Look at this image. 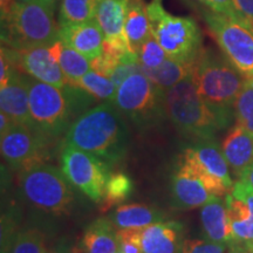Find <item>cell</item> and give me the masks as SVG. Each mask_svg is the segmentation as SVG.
I'll use <instances>...</instances> for the list:
<instances>
[{
    "instance_id": "cell-1",
    "label": "cell",
    "mask_w": 253,
    "mask_h": 253,
    "mask_svg": "<svg viewBox=\"0 0 253 253\" xmlns=\"http://www.w3.org/2000/svg\"><path fill=\"white\" fill-rule=\"evenodd\" d=\"M130 137L123 114L114 102H104L82 113L66 132L65 145L88 151L107 164H115L128 153Z\"/></svg>"
},
{
    "instance_id": "cell-2",
    "label": "cell",
    "mask_w": 253,
    "mask_h": 253,
    "mask_svg": "<svg viewBox=\"0 0 253 253\" xmlns=\"http://www.w3.org/2000/svg\"><path fill=\"white\" fill-rule=\"evenodd\" d=\"M198 93L216 116L220 130L235 121V104L245 77L225 55L205 48L192 63L191 71Z\"/></svg>"
},
{
    "instance_id": "cell-3",
    "label": "cell",
    "mask_w": 253,
    "mask_h": 253,
    "mask_svg": "<svg viewBox=\"0 0 253 253\" xmlns=\"http://www.w3.org/2000/svg\"><path fill=\"white\" fill-rule=\"evenodd\" d=\"M30 128L52 140L68 131L72 119L86 109L93 95L79 86L58 88L28 78Z\"/></svg>"
},
{
    "instance_id": "cell-4",
    "label": "cell",
    "mask_w": 253,
    "mask_h": 253,
    "mask_svg": "<svg viewBox=\"0 0 253 253\" xmlns=\"http://www.w3.org/2000/svg\"><path fill=\"white\" fill-rule=\"evenodd\" d=\"M54 5L47 0L17 2L1 21V42L17 50L50 46L59 40V27L53 18Z\"/></svg>"
},
{
    "instance_id": "cell-5",
    "label": "cell",
    "mask_w": 253,
    "mask_h": 253,
    "mask_svg": "<svg viewBox=\"0 0 253 253\" xmlns=\"http://www.w3.org/2000/svg\"><path fill=\"white\" fill-rule=\"evenodd\" d=\"M168 119L182 135L196 140L214 138L220 130L217 119L198 93L190 74L164 94Z\"/></svg>"
},
{
    "instance_id": "cell-6",
    "label": "cell",
    "mask_w": 253,
    "mask_h": 253,
    "mask_svg": "<svg viewBox=\"0 0 253 253\" xmlns=\"http://www.w3.org/2000/svg\"><path fill=\"white\" fill-rule=\"evenodd\" d=\"M151 31L168 58L192 65L202 48V32L192 18L177 17L164 9L162 0L147 4Z\"/></svg>"
},
{
    "instance_id": "cell-7",
    "label": "cell",
    "mask_w": 253,
    "mask_h": 253,
    "mask_svg": "<svg viewBox=\"0 0 253 253\" xmlns=\"http://www.w3.org/2000/svg\"><path fill=\"white\" fill-rule=\"evenodd\" d=\"M164 94L166 91L140 71L120 84L113 102L123 116L145 130L168 119Z\"/></svg>"
},
{
    "instance_id": "cell-8",
    "label": "cell",
    "mask_w": 253,
    "mask_h": 253,
    "mask_svg": "<svg viewBox=\"0 0 253 253\" xmlns=\"http://www.w3.org/2000/svg\"><path fill=\"white\" fill-rule=\"evenodd\" d=\"M19 185L25 201L36 209L53 214L71 210L74 201L71 183L54 166L42 163L23 170Z\"/></svg>"
},
{
    "instance_id": "cell-9",
    "label": "cell",
    "mask_w": 253,
    "mask_h": 253,
    "mask_svg": "<svg viewBox=\"0 0 253 253\" xmlns=\"http://www.w3.org/2000/svg\"><path fill=\"white\" fill-rule=\"evenodd\" d=\"M202 17L213 39L245 78H253V25L245 19L201 9Z\"/></svg>"
},
{
    "instance_id": "cell-10",
    "label": "cell",
    "mask_w": 253,
    "mask_h": 253,
    "mask_svg": "<svg viewBox=\"0 0 253 253\" xmlns=\"http://www.w3.org/2000/svg\"><path fill=\"white\" fill-rule=\"evenodd\" d=\"M214 196H226L232 189L230 167L214 138L199 140L183 154L181 162Z\"/></svg>"
},
{
    "instance_id": "cell-11",
    "label": "cell",
    "mask_w": 253,
    "mask_h": 253,
    "mask_svg": "<svg viewBox=\"0 0 253 253\" xmlns=\"http://www.w3.org/2000/svg\"><path fill=\"white\" fill-rule=\"evenodd\" d=\"M61 171L69 183L91 201L101 202L110 173L108 164L88 151L65 145L61 154Z\"/></svg>"
},
{
    "instance_id": "cell-12",
    "label": "cell",
    "mask_w": 253,
    "mask_h": 253,
    "mask_svg": "<svg viewBox=\"0 0 253 253\" xmlns=\"http://www.w3.org/2000/svg\"><path fill=\"white\" fill-rule=\"evenodd\" d=\"M0 148L5 161L13 169L26 170L42 164L46 158L49 138L28 126L14 123L5 134L0 135Z\"/></svg>"
},
{
    "instance_id": "cell-13",
    "label": "cell",
    "mask_w": 253,
    "mask_h": 253,
    "mask_svg": "<svg viewBox=\"0 0 253 253\" xmlns=\"http://www.w3.org/2000/svg\"><path fill=\"white\" fill-rule=\"evenodd\" d=\"M224 199L232 235L230 246L253 253V188L239 179Z\"/></svg>"
},
{
    "instance_id": "cell-14",
    "label": "cell",
    "mask_w": 253,
    "mask_h": 253,
    "mask_svg": "<svg viewBox=\"0 0 253 253\" xmlns=\"http://www.w3.org/2000/svg\"><path fill=\"white\" fill-rule=\"evenodd\" d=\"M129 0H95V20L102 30L103 52L122 60L128 53L125 21Z\"/></svg>"
},
{
    "instance_id": "cell-15",
    "label": "cell",
    "mask_w": 253,
    "mask_h": 253,
    "mask_svg": "<svg viewBox=\"0 0 253 253\" xmlns=\"http://www.w3.org/2000/svg\"><path fill=\"white\" fill-rule=\"evenodd\" d=\"M17 67L31 78L58 88L68 84L59 62L50 52L49 46H40L26 50H18Z\"/></svg>"
},
{
    "instance_id": "cell-16",
    "label": "cell",
    "mask_w": 253,
    "mask_h": 253,
    "mask_svg": "<svg viewBox=\"0 0 253 253\" xmlns=\"http://www.w3.org/2000/svg\"><path fill=\"white\" fill-rule=\"evenodd\" d=\"M59 40L78 50L89 61L103 53L104 37L100 25L95 19L84 23L60 25Z\"/></svg>"
},
{
    "instance_id": "cell-17",
    "label": "cell",
    "mask_w": 253,
    "mask_h": 253,
    "mask_svg": "<svg viewBox=\"0 0 253 253\" xmlns=\"http://www.w3.org/2000/svg\"><path fill=\"white\" fill-rule=\"evenodd\" d=\"M216 196L188 168L179 163L178 169L171 178L172 207L179 210L202 208Z\"/></svg>"
},
{
    "instance_id": "cell-18",
    "label": "cell",
    "mask_w": 253,
    "mask_h": 253,
    "mask_svg": "<svg viewBox=\"0 0 253 253\" xmlns=\"http://www.w3.org/2000/svg\"><path fill=\"white\" fill-rule=\"evenodd\" d=\"M0 108L14 123L31 126L28 78L19 69H15L5 86L0 87Z\"/></svg>"
},
{
    "instance_id": "cell-19",
    "label": "cell",
    "mask_w": 253,
    "mask_h": 253,
    "mask_svg": "<svg viewBox=\"0 0 253 253\" xmlns=\"http://www.w3.org/2000/svg\"><path fill=\"white\" fill-rule=\"evenodd\" d=\"M221 151L233 175L240 179L253 163V132L236 123L221 142Z\"/></svg>"
},
{
    "instance_id": "cell-20",
    "label": "cell",
    "mask_w": 253,
    "mask_h": 253,
    "mask_svg": "<svg viewBox=\"0 0 253 253\" xmlns=\"http://www.w3.org/2000/svg\"><path fill=\"white\" fill-rule=\"evenodd\" d=\"M183 225L178 221H160L140 229L143 253H178L183 243Z\"/></svg>"
},
{
    "instance_id": "cell-21",
    "label": "cell",
    "mask_w": 253,
    "mask_h": 253,
    "mask_svg": "<svg viewBox=\"0 0 253 253\" xmlns=\"http://www.w3.org/2000/svg\"><path fill=\"white\" fill-rule=\"evenodd\" d=\"M201 223L205 239L218 244L231 245L232 235L227 220L225 199L216 196L202 207Z\"/></svg>"
},
{
    "instance_id": "cell-22",
    "label": "cell",
    "mask_w": 253,
    "mask_h": 253,
    "mask_svg": "<svg viewBox=\"0 0 253 253\" xmlns=\"http://www.w3.org/2000/svg\"><path fill=\"white\" fill-rule=\"evenodd\" d=\"M84 253H116L120 250L118 230L109 218H99L90 223L81 240Z\"/></svg>"
},
{
    "instance_id": "cell-23",
    "label": "cell",
    "mask_w": 253,
    "mask_h": 253,
    "mask_svg": "<svg viewBox=\"0 0 253 253\" xmlns=\"http://www.w3.org/2000/svg\"><path fill=\"white\" fill-rule=\"evenodd\" d=\"M116 229H143L151 224L160 223L166 219V214L158 209L145 204H125L120 205L110 213Z\"/></svg>"
},
{
    "instance_id": "cell-24",
    "label": "cell",
    "mask_w": 253,
    "mask_h": 253,
    "mask_svg": "<svg viewBox=\"0 0 253 253\" xmlns=\"http://www.w3.org/2000/svg\"><path fill=\"white\" fill-rule=\"evenodd\" d=\"M125 34L129 48L138 55L143 43L153 36L147 4L143 0H129L125 21Z\"/></svg>"
},
{
    "instance_id": "cell-25",
    "label": "cell",
    "mask_w": 253,
    "mask_h": 253,
    "mask_svg": "<svg viewBox=\"0 0 253 253\" xmlns=\"http://www.w3.org/2000/svg\"><path fill=\"white\" fill-rule=\"evenodd\" d=\"M49 49L59 62L68 84L78 86L80 79L91 69L90 61L86 56L73 49L72 47L65 45L61 40L55 41L53 45L49 46Z\"/></svg>"
},
{
    "instance_id": "cell-26",
    "label": "cell",
    "mask_w": 253,
    "mask_h": 253,
    "mask_svg": "<svg viewBox=\"0 0 253 253\" xmlns=\"http://www.w3.org/2000/svg\"><path fill=\"white\" fill-rule=\"evenodd\" d=\"M191 71L192 65H186L170 58H167L166 61L156 68H141V72L145 77L149 78L163 91L169 90L178 82L184 80L188 75L191 74Z\"/></svg>"
},
{
    "instance_id": "cell-27",
    "label": "cell",
    "mask_w": 253,
    "mask_h": 253,
    "mask_svg": "<svg viewBox=\"0 0 253 253\" xmlns=\"http://www.w3.org/2000/svg\"><path fill=\"white\" fill-rule=\"evenodd\" d=\"M132 182L130 177L123 172H118L110 175L107 182L106 190L101 203V211H108L109 209L116 207L126 201L131 195Z\"/></svg>"
},
{
    "instance_id": "cell-28",
    "label": "cell",
    "mask_w": 253,
    "mask_h": 253,
    "mask_svg": "<svg viewBox=\"0 0 253 253\" xmlns=\"http://www.w3.org/2000/svg\"><path fill=\"white\" fill-rule=\"evenodd\" d=\"M95 19V0H61L60 25L84 23Z\"/></svg>"
},
{
    "instance_id": "cell-29",
    "label": "cell",
    "mask_w": 253,
    "mask_h": 253,
    "mask_svg": "<svg viewBox=\"0 0 253 253\" xmlns=\"http://www.w3.org/2000/svg\"><path fill=\"white\" fill-rule=\"evenodd\" d=\"M78 86L88 91L96 99L112 101V102L115 99L116 90H118L112 79L101 75L93 69H90L80 79Z\"/></svg>"
},
{
    "instance_id": "cell-30",
    "label": "cell",
    "mask_w": 253,
    "mask_h": 253,
    "mask_svg": "<svg viewBox=\"0 0 253 253\" xmlns=\"http://www.w3.org/2000/svg\"><path fill=\"white\" fill-rule=\"evenodd\" d=\"M7 253H48L45 235L38 229L19 231Z\"/></svg>"
},
{
    "instance_id": "cell-31",
    "label": "cell",
    "mask_w": 253,
    "mask_h": 253,
    "mask_svg": "<svg viewBox=\"0 0 253 253\" xmlns=\"http://www.w3.org/2000/svg\"><path fill=\"white\" fill-rule=\"evenodd\" d=\"M236 123L253 132V78H245L235 104Z\"/></svg>"
},
{
    "instance_id": "cell-32",
    "label": "cell",
    "mask_w": 253,
    "mask_h": 253,
    "mask_svg": "<svg viewBox=\"0 0 253 253\" xmlns=\"http://www.w3.org/2000/svg\"><path fill=\"white\" fill-rule=\"evenodd\" d=\"M167 58V53L158 43L154 34L142 45L140 52H138V61H140L141 68H156L162 65Z\"/></svg>"
},
{
    "instance_id": "cell-33",
    "label": "cell",
    "mask_w": 253,
    "mask_h": 253,
    "mask_svg": "<svg viewBox=\"0 0 253 253\" xmlns=\"http://www.w3.org/2000/svg\"><path fill=\"white\" fill-rule=\"evenodd\" d=\"M227 245L208 239H184L178 253H226Z\"/></svg>"
},
{
    "instance_id": "cell-34",
    "label": "cell",
    "mask_w": 253,
    "mask_h": 253,
    "mask_svg": "<svg viewBox=\"0 0 253 253\" xmlns=\"http://www.w3.org/2000/svg\"><path fill=\"white\" fill-rule=\"evenodd\" d=\"M120 251L122 253H143L140 240V229L118 230Z\"/></svg>"
},
{
    "instance_id": "cell-35",
    "label": "cell",
    "mask_w": 253,
    "mask_h": 253,
    "mask_svg": "<svg viewBox=\"0 0 253 253\" xmlns=\"http://www.w3.org/2000/svg\"><path fill=\"white\" fill-rule=\"evenodd\" d=\"M120 63H121V60L119 58H115V56L103 52L100 56L91 60L90 67L93 71L99 73V74L110 78Z\"/></svg>"
},
{
    "instance_id": "cell-36",
    "label": "cell",
    "mask_w": 253,
    "mask_h": 253,
    "mask_svg": "<svg viewBox=\"0 0 253 253\" xmlns=\"http://www.w3.org/2000/svg\"><path fill=\"white\" fill-rule=\"evenodd\" d=\"M201 6V9L216 12L219 14L237 17V12L233 5V0H192Z\"/></svg>"
},
{
    "instance_id": "cell-37",
    "label": "cell",
    "mask_w": 253,
    "mask_h": 253,
    "mask_svg": "<svg viewBox=\"0 0 253 253\" xmlns=\"http://www.w3.org/2000/svg\"><path fill=\"white\" fill-rule=\"evenodd\" d=\"M140 62L135 61H122L120 65L116 67L115 71L112 74V81L114 82L116 88H119L120 84L126 80V78L130 77L131 74H134L136 72H140Z\"/></svg>"
},
{
    "instance_id": "cell-38",
    "label": "cell",
    "mask_w": 253,
    "mask_h": 253,
    "mask_svg": "<svg viewBox=\"0 0 253 253\" xmlns=\"http://www.w3.org/2000/svg\"><path fill=\"white\" fill-rule=\"evenodd\" d=\"M237 14L253 25V0H233Z\"/></svg>"
},
{
    "instance_id": "cell-39",
    "label": "cell",
    "mask_w": 253,
    "mask_h": 253,
    "mask_svg": "<svg viewBox=\"0 0 253 253\" xmlns=\"http://www.w3.org/2000/svg\"><path fill=\"white\" fill-rule=\"evenodd\" d=\"M17 4V0H0V14H1V21L11 14L14 6Z\"/></svg>"
},
{
    "instance_id": "cell-40",
    "label": "cell",
    "mask_w": 253,
    "mask_h": 253,
    "mask_svg": "<svg viewBox=\"0 0 253 253\" xmlns=\"http://www.w3.org/2000/svg\"><path fill=\"white\" fill-rule=\"evenodd\" d=\"M48 253H73V248H72L71 242L66 238L59 240V242L55 244L54 248L50 250Z\"/></svg>"
},
{
    "instance_id": "cell-41",
    "label": "cell",
    "mask_w": 253,
    "mask_h": 253,
    "mask_svg": "<svg viewBox=\"0 0 253 253\" xmlns=\"http://www.w3.org/2000/svg\"><path fill=\"white\" fill-rule=\"evenodd\" d=\"M14 125V122L6 115L5 113H0V135L5 134L6 131Z\"/></svg>"
},
{
    "instance_id": "cell-42",
    "label": "cell",
    "mask_w": 253,
    "mask_h": 253,
    "mask_svg": "<svg viewBox=\"0 0 253 253\" xmlns=\"http://www.w3.org/2000/svg\"><path fill=\"white\" fill-rule=\"evenodd\" d=\"M240 181L246 182L253 188V163L245 170L244 173L240 177Z\"/></svg>"
},
{
    "instance_id": "cell-43",
    "label": "cell",
    "mask_w": 253,
    "mask_h": 253,
    "mask_svg": "<svg viewBox=\"0 0 253 253\" xmlns=\"http://www.w3.org/2000/svg\"><path fill=\"white\" fill-rule=\"evenodd\" d=\"M229 253H250L246 250L239 248V246H230Z\"/></svg>"
},
{
    "instance_id": "cell-44",
    "label": "cell",
    "mask_w": 253,
    "mask_h": 253,
    "mask_svg": "<svg viewBox=\"0 0 253 253\" xmlns=\"http://www.w3.org/2000/svg\"><path fill=\"white\" fill-rule=\"evenodd\" d=\"M28 1H33V0H17V2H28Z\"/></svg>"
},
{
    "instance_id": "cell-45",
    "label": "cell",
    "mask_w": 253,
    "mask_h": 253,
    "mask_svg": "<svg viewBox=\"0 0 253 253\" xmlns=\"http://www.w3.org/2000/svg\"><path fill=\"white\" fill-rule=\"evenodd\" d=\"M47 1H48V2H50V4L55 5V2H56V1H58V0H47Z\"/></svg>"
},
{
    "instance_id": "cell-46",
    "label": "cell",
    "mask_w": 253,
    "mask_h": 253,
    "mask_svg": "<svg viewBox=\"0 0 253 253\" xmlns=\"http://www.w3.org/2000/svg\"><path fill=\"white\" fill-rule=\"evenodd\" d=\"M116 253H122V252H121V251H120V250H119V251H118V252H116Z\"/></svg>"
}]
</instances>
